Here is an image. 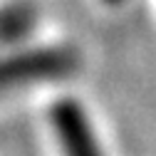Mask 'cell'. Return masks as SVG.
Segmentation results:
<instances>
[{"label":"cell","instance_id":"3957f363","mask_svg":"<svg viewBox=\"0 0 156 156\" xmlns=\"http://www.w3.org/2000/svg\"><path fill=\"white\" fill-rule=\"evenodd\" d=\"M37 20H40V12L27 0L0 5V52L25 42L37 30Z\"/></svg>","mask_w":156,"mask_h":156},{"label":"cell","instance_id":"7a4b0ae2","mask_svg":"<svg viewBox=\"0 0 156 156\" xmlns=\"http://www.w3.org/2000/svg\"><path fill=\"white\" fill-rule=\"evenodd\" d=\"M50 126L62 156H104L84 107L74 99H60L50 107Z\"/></svg>","mask_w":156,"mask_h":156},{"label":"cell","instance_id":"277c9868","mask_svg":"<svg viewBox=\"0 0 156 156\" xmlns=\"http://www.w3.org/2000/svg\"><path fill=\"white\" fill-rule=\"evenodd\" d=\"M104 3H107V5H122L124 0H104Z\"/></svg>","mask_w":156,"mask_h":156},{"label":"cell","instance_id":"6da1fadb","mask_svg":"<svg viewBox=\"0 0 156 156\" xmlns=\"http://www.w3.org/2000/svg\"><path fill=\"white\" fill-rule=\"evenodd\" d=\"M80 67V52L69 45H15L0 52V94L65 80Z\"/></svg>","mask_w":156,"mask_h":156}]
</instances>
